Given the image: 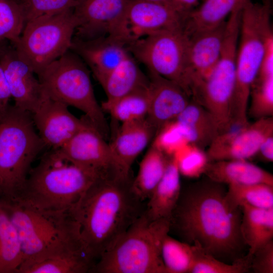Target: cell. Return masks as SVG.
Returning a JSON list of instances; mask_svg holds the SVG:
<instances>
[{
	"instance_id": "6da1fadb",
	"label": "cell",
	"mask_w": 273,
	"mask_h": 273,
	"mask_svg": "<svg viewBox=\"0 0 273 273\" xmlns=\"http://www.w3.org/2000/svg\"><path fill=\"white\" fill-rule=\"evenodd\" d=\"M223 184L208 178L181 189L170 219V231L181 241L222 261H235L245 245L240 232L241 207L226 196Z\"/></svg>"
},
{
	"instance_id": "7a4b0ae2",
	"label": "cell",
	"mask_w": 273,
	"mask_h": 273,
	"mask_svg": "<svg viewBox=\"0 0 273 273\" xmlns=\"http://www.w3.org/2000/svg\"><path fill=\"white\" fill-rule=\"evenodd\" d=\"M132 180L98 177L70 212L84 250L95 263L145 209L146 204L132 190Z\"/></svg>"
},
{
	"instance_id": "3957f363",
	"label": "cell",
	"mask_w": 273,
	"mask_h": 273,
	"mask_svg": "<svg viewBox=\"0 0 273 273\" xmlns=\"http://www.w3.org/2000/svg\"><path fill=\"white\" fill-rule=\"evenodd\" d=\"M98 177L59 149H50L30 169L21 192L13 201L46 213H70Z\"/></svg>"
},
{
	"instance_id": "277c9868",
	"label": "cell",
	"mask_w": 273,
	"mask_h": 273,
	"mask_svg": "<svg viewBox=\"0 0 273 273\" xmlns=\"http://www.w3.org/2000/svg\"><path fill=\"white\" fill-rule=\"evenodd\" d=\"M0 204L16 227L21 242L23 259L17 273L53 257L82 254L90 258L70 213H46L14 201L0 200Z\"/></svg>"
},
{
	"instance_id": "5b68a950",
	"label": "cell",
	"mask_w": 273,
	"mask_h": 273,
	"mask_svg": "<svg viewBox=\"0 0 273 273\" xmlns=\"http://www.w3.org/2000/svg\"><path fill=\"white\" fill-rule=\"evenodd\" d=\"M169 231L170 219L151 220L144 210L103 253L91 272L166 273L161 248Z\"/></svg>"
},
{
	"instance_id": "8992f818",
	"label": "cell",
	"mask_w": 273,
	"mask_h": 273,
	"mask_svg": "<svg viewBox=\"0 0 273 273\" xmlns=\"http://www.w3.org/2000/svg\"><path fill=\"white\" fill-rule=\"evenodd\" d=\"M44 147L30 113L10 105L0 114V200L18 197Z\"/></svg>"
},
{
	"instance_id": "52a82bcc",
	"label": "cell",
	"mask_w": 273,
	"mask_h": 273,
	"mask_svg": "<svg viewBox=\"0 0 273 273\" xmlns=\"http://www.w3.org/2000/svg\"><path fill=\"white\" fill-rule=\"evenodd\" d=\"M271 0L252 1L241 9L240 41L236 56L232 105L233 123L246 124L251 86L256 79L268 42L273 39Z\"/></svg>"
},
{
	"instance_id": "ba28073f",
	"label": "cell",
	"mask_w": 273,
	"mask_h": 273,
	"mask_svg": "<svg viewBox=\"0 0 273 273\" xmlns=\"http://www.w3.org/2000/svg\"><path fill=\"white\" fill-rule=\"evenodd\" d=\"M44 92L51 98L84 113V117L105 139L108 125L96 98L90 73L83 60L71 50L37 75Z\"/></svg>"
},
{
	"instance_id": "9c48e42d",
	"label": "cell",
	"mask_w": 273,
	"mask_h": 273,
	"mask_svg": "<svg viewBox=\"0 0 273 273\" xmlns=\"http://www.w3.org/2000/svg\"><path fill=\"white\" fill-rule=\"evenodd\" d=\"M77 26L74 10L39 17L25 23L19 40L13 46L37 75L70 50Z\"/></svg>"
},
{
	"instance_id": "30bf717a",
	"label": "cell",
	"mask_w": 273,
	"mask_h": 273,
	"mask_svg": "<svg viewBox=\"0 0 273 273\" xmlns=\"http://www.w3.org/2000/svg\"><path fill=\"white\" fill-rule=\"evenodd\" d=\"M239 33V20L234 18L229 19L225 24L220 58L193 99L213 116L220 133L233 125L232 105Z\"/></svg>"
},
{
	"instance_id": "8fae6325",
	"label": "cell",
	"mask_w": 273,
	"mask_h": 273,
	"mask_svg": "<svg viewBox=\"0 0 273 273\" xmlns=\"http://www.w3.org/2000/svg\"><path fill=\"white\" fill-rule=\"evenodd\" d=\"M189 37L183 29L157 32L127 46L132 56L149 72L171 80L192 97L193 87L189 71Z\"/></svg>"
},
{
	"instance_id": "7c38bea8",
	"label": "cell",
	"mask_w": 273,
	"mask_h": 273,
	"mask_svg": "<svg viewBox=\"0 0 273 273\" xmlns=\"http://www.w3.org/2000/svg\"><path fill=\"white\" fill-rule=\"evenodd\" d=\"M185 18L168 3L130 0L123 16L109 36L127 47L157 32L183 29Z\"/></svg>"
},
{
	"instance_id": "4fadbf2b",
	"label": "cell",
	"mask_w": 273,
	"mask_h": 273,
	"mask_svg": "<svg viewBox=\"0 0 273 273\" xmlns=\"http://www.w3.org/2000/svg\"><path fill=\"white\" fill-rule=\"evenodd\" d=\"M273 134V118H260L252 123L235 124L220 133L208 146L210 161L247 160L255 155L263 140Z\"/></svg>"
},
{
	"instance_id": "5bb4252c",
	"label": "cell",
	"mask_w": 273,
	"mask_h": 273,
	"mask_svg": "<svg viewBox=\"0 0 273 273\" xmlns=\"http://www.w3.org/2000/svg\"><path fill=\"white\" fill-rule=\"evenodd\" d=\"M8 41L0 42V65L16 108L32 114L39 105L45 93L33 69L18 56Z\"/></svg>"
},
{
	"instance_id": "9a60e30c",
	"label": "cell",
	"mask_w": 273,
	"mask_h": 273,
	"mask_svg": "<svg viewBox=\"0 0 273 273\" xmlns=\"http://www.w3.org/2000/svg\"><path fill=\"white\" fill-rule=\"evenodd\" d=\"M59 149L72 162L99 177L126 176L120 172L110 144L92 126L77 132Z\"/></svg>"
},
{
	"instance_id": "2e32d148",
	"label": "cell",
	"mask_w": 273,
	"mask_h": 273,
	"mask_svg": "<svg viewBox=\"0 0 273 273\" xmlns=\"http://www.w3.org/2000/svg\"><path fill=\"white\" fill-rule=\"evenodd\" d=\"M31 115L39 137L50 149L60 148L77 132L93 126L85 117L77 118L67 105L51 98L46 93Z\"/></svg>"
},
{
	"instance_id": "e0dca14e",
	"label": "cell",
	"mask_w": 273,
	"mask_h": 273,
	"mask_svg": "<svg viewBox=\"0 0 273 273\" xmlns=\"http://www.w3.org/2000/svg\"><path fill=\"white\" fill-rule=\"evenodd\" d=\"M129 1L80 0L74 10L77 20L75 37L90 39L109 35L121 18Z\"/></svg>"
},
{
	"instance_id": "ac0fdd59",
	"label": "cell",
	"mask_w": 273,
	"mask_h": 273,
	"mask_svg": "<svg viewBox=\"0 0 273 273\" xmlns=\"http://www.w3.org/2000/svg\"><path fill=\"white\" fill-rule=\"evenodd\" d=\"M70 50L89 67L99 82L131 54L125 44L109 35L90 39L74 37Z\"/></svg>"
},
{
	"instance_id": "d6986e66",
	"label": "cell",
	"mask_w": 273,
	"mask_h": 273,
	"mask_svg": "<svg viewBox=\"0 0 273 273\" xmlns=\"http://www.w3.org/2000/svg\"><path fill=\"white\" fill-rule=\"evenodd\" d=\"M225 23L189 37L188 61L193 87V98L220 58Z\"/></svg>"
},
{
	"instance_id": "ffe728a7",
	"label": "cell",
	"mask_w": 273,
	"mask_h": 273,
	"mask_svg": "<svg viewBox=\"0 0 273 273\" xmlns=\"http://www.w3.org/2000/svg\"><path fill=\"white\" fill-rule=\"evenodd\" d=\"M149 110L147 119L157 132L174 120L190 102V97L175 82L149 72Z\"/></svg>"
},
{
	"instance_id": "44dd1931",
	"label": "cell",
	"mask_w": 273,
	"mask_h": 273,
	"mask_svg": "<svg viewBox=\"0 0 273 273\" xmlns=\"http://www.w3.org/2000/svg\"><path fill=\"white\" fill-rule=\"evenodd\" d=\"M156 133V128L147 117L122 123L109 144L119 169L124 175L130 176L135 159Z\"/></svg>"
},
{
	"instance_id": "7402d4cb",
	"label": "cell",
	"mask_w": 273,
	"mask_h": 273,
	"mask_svg": "<svg viewBox=\"0 0 273 273\" xmlns=\"http://www.w3.org/2000/svg\"><path fill=\"white\" fill-rule=\"evenodd\" d=\"M180 174L177 160L172 155L146 203L145 212L150 219H170L181 189Z\"/></svg>"
},
{
	"instance_id": "603a6c76",
	"label": "cell",
	"mask_w": 273,
	"mask_h": 273,
	"mask_svg": "<svg viewBox=\"0 0 273 273\" xmlns=\"http://www.w3.org/2000/svg\"><path fill=\"white\" fill-rule=\"evenodd\" d=\"M209 179L221 184H265L273 186V175L247 160L210 161L204 171Z\"/></svg>"
},
{
	"instance_id": "cb8c5ba5",
	"label": "cell",
	"mask_w": 273,
	"mask_h": 273,
	"mask_svg": "<svg viewBox=\"0 0 273 273\" xmlns=\"http://www.w3.org/2000/svg\"><path fill=\"white\" fill-rule=\"evenodd\" d=\"M189 143L203 149L220 133L213 116L201 105L192 100L174 119Z\"/></svg>"
},
{
	"instance_id": "d4e9b609",
	"label": "cell",
	"mask_w": 273,
	"mask_h": 273,
	"mask_svg": "<svg viewBox=\"0 0 273 273\" xmlns=\"http://www.w3.org/2000/svg\"><path fill=\"white\" fill-rule=\"evenodd\" d=\"M252 0H206L186 16L183 30L188 37L214 29L223 23L235 10Z\"/></svg>"
},
{
	"instance_id": "484cf974",
	"label": "cell",
	"mask_w": 273,
	"mask_h": 273,
	"mask_svg": "<svg viewBox=\"0 0 273 273\" xmlns=\"http://www.w3.org/2000/svg\"><path fill=\"white\" fill-rule=\"evenodd\" d=\"M107 96L104 102L110 103L149 84L131 54L122 61L100 82Z\"/></svg>"
},
{
	"instance_id": "4316f807",
	"label": "cell",
	"mask_w": 273,
	"mask_h": 273,
	"mask_svg": "<svg viewBox=\"0 0 273 273\" xmlns=\"http://www.w3.org/2000/svg\"><path fill=\"white\" fill-rule=\"evenodd\" d=\"M240 232L243 242L248 247L246 255H251L260 246L273 238V208L265 209L243 205Z\"/></svg>"
},
{
	"instance_id": "83f0119b",
	"label": "cell",
	"mask_w": 273,
	"mask_h": 273,
	"mask_svg": "<svg viewBox=\"0 0 273 273\" xmlns=\"http://www.w3.org/2000/svg\"><path fill=\"white\" fill-rule=\"evenodd\" d=\"M169 158L152 145L144 156L132 182L133 192L142 201L151 196L164 174Z\"/></svg>"
},
{
	"instance_id": "f1b7e54d",
	"label": "cell",
	"mask_w": 273,
	"mask_h": 273,
	"mask_svg": "<svg viewBox=\"0 0 273 273\" xmlns=\"http://www.w3.org/2000/svg\"><path fill=\"white\" fill-rule=\"evenodd\" d=\"M22 259L16 228L0 204V273H17Z\"/></svg>"
},
{
	"instance_id": "f546056e",
	"label": "cell",
	"mask_w": 273,
	"mask_h": 273,
	"mask_svg": "<svg viewBox=\"0 0 273 273\" xmlns=\"http://www.w3.org/2000/svg\"><path fill=\"white\" fill-rule=\"evenodd\" d=\"M149 84L110 103L103 102L101 106L116 120L122 123L143 119L149 110Z\"/></svg>"
},
{
	"instance_id": "4dcf8cb0",
	"label": "cell",
	"mask_w": 273,
	"mask_h": 273,
	"mask_svg": "<svg viewBox=\"0 0 273 273\" xmlns=\"http://www.w3.org/2000/svg\"><path fill=\"white\" fill-rule=\"evenodd\" d=\"M94 264V261L85 255L59 256L37 262L23 269L20 273L91 272Z\"/></svg>"
},
{
	"instance_id": "1f68e13d",
	"label": "cell",
	"mask_w": 273,
	"mask_h": 273,
	"mask_svg": "<svg viewBox=\"0 0 273 273\" xmlns=\"http://www.w3.org/2000/svg\"><path fill=\"white\" fill-rule=\"evenodd\" d=\"M166 273H190L195 259V247L167 234L161 248Z\"/></svg>"
},
{
	"instance_id": "d6a6232c",
	"label": "cell",
	"mask_w": 273,
	"mask_h": 273,
	"mask_svg": "<svg viewBox=\"0 0 273 273\" xmlns=\"http://www.w3.org/2000/svg\"><path fill=\"white\" fill-rule=\"evenodd\" d=\"M228 199L235 205L268 209L273 208V186L265 184H232L226 191Z\"/></svg>"
},
{
	"instance_id": "836d02e7",
	"label": "cell",
	"mask_w": 273,
	"mask_h": 273,
	"mask_svg": "<svg viewBox=\"0 0 273 273\" xmlns=\"http://www.w3.org/2000/svg\"><path fill=\"white\" fill-rule=\"evenodd\" d=\"M25 24L21 4L18 0H0V42L15 45Z\"/></svg>"
},
{
	"instance_id": "e575fe53",
	"label": "cell",
	"mask_w": 273,
	"mask_h": 273,
	"mask_svg": "<svg viewBox=\"0 0 273 273\" xmlns=\"http://www.w3.org/2000/svg\"><path fill=\"white\" fill-rule=\"evenodd\" d=\"M195 247V259L190 273H243L250 269V261L246 255L229 264Z\"/></svg>"
},
{
	"instance_id": "d590c367",
	"label": "cell",
	"mask_w": 273,
	"mask_h": 273,
	"mask_svg": "<svg viewBox=\"0 0 273 273\" xmlns=\"http://www.w3.org/2000/svg\"><path fill=\"white\" fill-rule=\"evenodd\" d=\"M251 99L249 115L259 119L273 115V77L256 78L250 93Z\"/></svg>"
},
{
	"instance_id": "8d00e7d4",
	"label": "cell",
	"mask_w": 273,
	"mask_h": 273,
	"mask_svg": "<svg viewBox=\"0 0 273 273\" xmlns=\"http://www.w3.org/2000/svg\"><path fill=\"white\" fill-rule=\"evenodd\" d=\"M173 155L177 160L180 173L190 178L198 177L204 174L210 162L203 149L190 143Z\"/></svg>"
},
{
	"instance_id": "74e56055",
	"label": "cell",
	"mask_w": 273,
	"mask_h": 273,
	"mask_svg": "<svg viewBox=\"0 0 273 273\" xmlns=\"http://www.w3.org/2000/svg\"><path fill=\"white\" fill-rule=\"evenodd\" d=\"M80 0H25L22 4L25 23L35 18L74 10Z\"/></svg>"
},
{
	"instance_id": "f35d334b",
	"label": "cell",
	"mask_w": 273,
	"mask_h": 273,
	"mask_svg": "<svg viewBox=\"0 0 273 273\" xmlns=\"http://www.w3.org/2000/svg\"><path fill=\"white\" fill-rule=\"evenodd\" d=\"M179 125L172 120L164 125L155 135L152 146L168 156L189 144Z\"/></svg>"
},
{
	"instance_id": "ab89813d",
	"label": "cell",
	"mask_w": 273,
	"mask_h": 273,
	"mask_svg": "<svg viewBox=\"0 0 273 273\" xmlns=\"http://www.w3.org/2000/svg\"><path fill=\"white\" fill-rule=\"evenodd\" d=\"M250 269L256 273L273 272L272 240L259 247L249 258Z\"/></svg>"
},
{
	"instance_id": "60d3db41",
	"label": "cell",
	"mask_w": 273,
	"mask_h": 273,
	"mask_svg": "<svg viewBox=\"0 0 273 273\" xmlns=\"http://www.w3.org/2000/svg\"><path fill=\"white\" fill-rule=\"evenodd\" d=\"M11 98L9 87L3 68L0 65V114L5 111L9 107Z\"/></svg>"
},
{
	"instance_id": "b9f144b4",
	"label": "cell",
	"mask_w": 273,
	"mask_h": 273,
	"mask_svg": "<svg viewBox=\"0 0 273 273\" xmlns=\"http://www.w3.org/2000/svg\"><path fill=\"white\" fill-rule=\"evenodd\" d=\"M198 0H170L168 3L179 13L184 16L193 9Z\"/></svg>"
},
{
	"instance_id": "7bdbcfd3",
	"label": "cell",
	"mask_w": 273,
	"mask_h": 273,
	"mask_svg": "<svg viewBox=\"0 0 273 273\" xmlns=\"http://www.w3.org/2000/svg\"><path fill=\"white\" fill-rule=\"evenodd\" d=\"M258 152L267 161L273 160V134L266 136L261 143Z\"/></svg>"
},
{
	"instance_id": "ee69618b",
	"label": "cell",
	"mask_w": 273,
	"mask_h": 273,
	"mask_svg": "<svg viewBox=\"0 0 273 273\" xmlns=\"http://www.w3.org/2000/svg\"><path fill=\"white\" fill-rule=\"evenodd\" d=\"M139 1H144L155 2V3H168L170 0H139Z\"/></svg>"
},
{
	"instance_id": "f6af8a7d",
	"label": "cell",
	"mask_w": 273,
	"mask_h": 273,
	"mask_svg": "<svg viewBox=\"0 0 273 273\" xmlns=\"http://www.w3.org/2000/svg\"><path fill=\"white\" fill-rule=\"evenodd\" d=\"M21 4L25 0H18Z\"/></svg>"
}]
</instances>
